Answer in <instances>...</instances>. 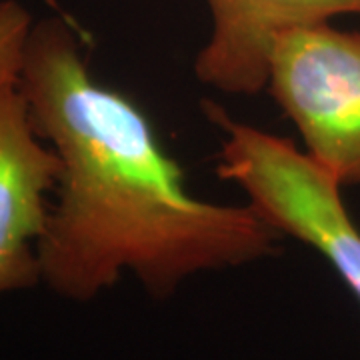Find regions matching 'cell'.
Returning <instances> with one entry per match:
<instances>
[{
	"label": "cell",
	"instance_id": "4",
	"mask_svg": "<svg viewBox=\"0 0 360 360\" xmlns=\"http://www.w3.org/2000/svg\"><path fill=\"white\" fill-rule=\"evenodd\" d=\"M58 176L60 158L37 134L18 82L0 86V295L42 281L39 243Z\"/></svg>",
	"mask_w": 360,
	"mask_h": 360
},
{
	"label": "cell",
	"instance_id": "1",
	"mask_svg": "<svg viewBox=\"0 0 360 360\" xmlns=\"http://www.w3.org/2000/svg\"><path fill=\"white\" fill-rule=\"evenodd\" d=\"M18 86L37 134L60 158L39 243L42 281L56 295L89 300L130 270L165 298L200 270L278 252L283 234L252 206L217 205L186 191L146 112L92 78L65 16L32 25Z\"/></svg>",
	"mask_w": 360,
	"mask_h": 360
},
{
	"label": "cell",
	"instance_id": "6",
	"mask_svg": "<svg viewBox=\"0 0 360 360\" xmlns=\"http://www.w3.org/2000/svg\"><path fill=\"white\" fill-rule=\"evenodd\" d=\"M30 13L18 0H0V86L18 82L30 28Z\"/></svg>",
	"mask_w": 360,
	"mask_h": 360
},
{
	"label": "cell",
	"instance_id": "3",
	"mask_svg": "<svg viewBox=\"0 0 360 360\" xmlns=\"http://www.w3.org/2000/svg\"><path fill=\"white\" fill-rule=\"evenodd\" d=\"M266 90L304 153L340 186H360V30L330 22L286 30L270 54Z\"/></svg>",
	"mask_w": 360,
	"mask_h": 360
},
{
	"label": "cell",
	"instance_id": "2",
	"mask_svg": "<svg viewBox=\"0 0 360 360\" xmlns=\"http://www.w3.org/2000/svg\"><path fill=\"white\" fill-rule=\"evenodd\" d=\"M224 134L217 172L248 196V205L283 236L312 246L360 300V229L340 184L286 139L234 120L220 104L202 103Z\"/></svg>",
	"mask_w": 360,
	"mask_h": 360
},
{
	"label": "cell",
	"instance_id": "5",
	"mask_svg": "<svg viewBox=\"0 0 360 360\" xmlns=\"http://www.w3.org/2000/svg\"><path fill=\"white\" fill-rule=\"evenodd\" d=\"M212 30L194 58L205 86L252 96L266 90L276 39L298 26L360 14V0H206Z\"/></svg>",
	"mask_w": 360,
	"mask_h": 360
}]
</instances>
